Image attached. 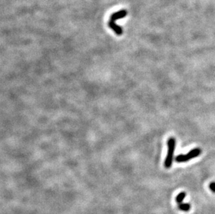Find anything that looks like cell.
<instances>
[{"label":"cell","instance_id":"1","mask_svg":"<svg viewBox=\"0 0 215 214\" xmlns=\"http://www.w3.org/2000/svg\"><path fill=\"white\" fill-rule=\"evenodd\" d=\"M168 151L164 161V166L166 168H170L173 164L174 151L175 149V139L174 138H169L167 141Z\"/></svg>","mask_w":215,"mask_h":214},{"label":"cell","instance_id":"2","mask_svg":"<svg viewBox=\"0 0 215 214\" xmlns=\"http://www.w3.org/2000/svg\"><path fill=\"white\" fill-rule=\"evenodd\" d=\"M201 154V150L199 148H194L191 150L189 153L187 154H180L175 158L176 162L178 163H184L187 162L188 160H190L191 159L196 158L199 156Z\"/></svg>","mask_w":215,"mask_h":214},{"label":"cell","instance_id":"3","mask_svg":"<svg viewBox=\"0 0 215 214\" xmlns=\"http://www.w3.org/2000/svg\"><path fill=\"white\" fill-rule=\"evenodd\" d=\"M128 15V12L125 10H120L117 12H115L110 17V20L109 22H116V20L122 19Z\"/></svg>","mask_w":215,"mask_h":214},{"label":"cell","instance_id":"4","mask_svg":"<svg viewBox=\"0 0 215 214\" xmlns=\"http://www.w3.org/2000/svg\"><path fill=\"white\" fill-rule=\"evenodd\" d=\"M186 197V193L185 192H181L179 194L176 196L175 198V201L178 204H181L182 202L184 200V199Z\"/></svg>","mask_w":215,"mask_h":214},{"label":"cell","instance_id":"5","mask_svg":"<svg viewBox=\"0 0 215 214\" xmlns=\"http://www.w3.org/2000/svg\"><path fill=\"white\" fill-rule=\"evenodd\" d=\"M178 208L179 209L183 211V212H188L191 209V205L188 203H181L179 204Z\"/></svg>","mask_w":215,"mask_h":214},{"label":"cell","instance_id":"6","mask_svg":"<svg viewBox=\"0 0 215 214\" xmlns=\"http://www.w3.org/2000/svg\"><path fill=\"white\" fill-rule=\"evenodd\" d=\"M209 188L212 191L215 193V182H211L209 185Z\"/></svg>","mask_w":215,"mask_h":214}]
</instances>
